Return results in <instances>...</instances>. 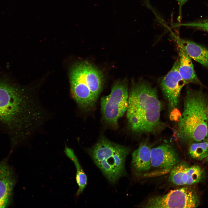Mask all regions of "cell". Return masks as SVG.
I'll list each match as a JSON object with an SVG mask.
<instances>
[{
    "mask_svg": "<svg viewBox=\"0 0 208 208\" xmlns=\"http://www.w3.org/2000/svg\"><path fill=\"white\" fill-rule=\"evenodd\" d=\"M152 167L166 172L171 171L179 162L178 153L170 144H163L151 148Z\"/></svg>",
    "mask_w": 208,
    "mask_h": 208,
    "instance_id": "10",
    "label": "cell"
},
{
    "mask_svg": "<svg viewBox=\"0 0 208 208\" xmlns=\"http://www.w3.org/2000/svg\"><path fill=\"white\" fill-rule=\"evenodd\" d=\"M151 149L147 142H143L133 153L132 167L133 172L136 174L146 172L151 168Z\"/></svg>",
    "mask_w": 208,
    "mask_h": 208,
    "instance_id": "12",
    "label": "cell"
},
{
    "mask_svg": "<svg viewBox=\"0 0 208 208\" xmlns=\"http://www.w3.org/2000/svg\"><path fill=\"white\" fill-rule=\"evenodd\" d=\"M64 152L67 156L74 163L76 169V180L78 189L76 195L78 196L82 192L87 185V177L73 150L65 146Z\"/></svg>",
    "mask_w": 208,
    "mask_h": 208,
    "instance_id": "15",
    "label": "cell"
},
{
    "mask_svg": "<svg viewBox=\"0 0 208 208\" xmlns=\"http://www.w3.org/2000/svg\"><path fill=\"white\" fill-rule=\"evenodd\" d=\"M46 111L26 90L0 80V124L14 144L27 139L42 125Z\"/></svg>",
    "mask_w": 208,
    "mask_h": 208,
    "instance_id": "1",
    "label": "cell"
},
{
    "mask_svg": "<svg viewBox=\"0 0 208 208\" xmlns=\"http://www.w3.org/2000/svg\"><path fill=\"white\" fill-rule=\"evenodd\" d=\"M180 45L191 58L208 68V48L192 41L175 36Z\"/></svg>",
    "mask_w": 208,
    "mask_h": 208,
    "instance_id": "13",
    "label": "cell"
},
{
    "mask_svg": "<svg viewBox=\"0 0 208 208\" xmlns=\"http://www.w3.org/2000/svg\"><path fill=\"white\" fill-rule=\"evenodd\" d=\"M208 105L201 91L187 92L178 123V135L180 140L199 142L208 139Z\"/></svg>",
    "mask_w": 208,
    "mask_h": 208,
    "instance_id": "3",
    "label": "cell"
},
{
    "mask_svg": "<svg viewBox=\"0 0 208 208\" xmlns=\"http://www.w3.org/2000/svg\"><path fill=\"white\" fill-rule=\"evenodd\" d=\"M179 56V71L186 84H200V82L194 70L191 58L183 48L177 44Z\"/></svg>",
    "mask_w": 208,
    "mask_h": 208,
    "instance_id": "14",
    "label": "cell"
},
{
    "mask_svg": "<svg viewBox=\"0 0 208 208\" xmlns=\"http://www.w3.org/2000/svg\"><path fill=\"white\" fill-rule=\"evenodd\" d=\"M162 105L156 89L145 81L131 88L128 96L127 116L130 129L134 133L154 134L161 129Z\"/></svg>",
    "mask_w": 208,
    "mask_h": 208,
    "instance_id": "2",
    "label": "cell"
},
{
    "mask_svg": "<svg viewBox=\"0 0 208 208\" xmlns=\"http://www.w3.org/2000/svg\"><path fill=\"white\" fill-rule=\"evenodd\" d=\"M179 61L174 63L169 72L162 79L160 86L171 112L176 109L179 103L181 90L186 84L179 71Z\"/></svg>",
    "mask_w": 208,
    "mask_h": 208,
    "instance_id": "8",
    "label": "cell"
},
{
    "mask_svg": "<svg viewBox=\"0 0 208 208\" xmlns=\"http://www.w3.org/2000/svg\"><path fill=\"white\" fill-rule=\"evenodd\" d=\"M207 120H208V105L207 107Z\"/></svg>",
    "mask_w": 208,
    "mask_h": 208,
    "instance_id": "19",
    "label": "cell"
},
{
    "mask_svg": "<svg viewBox=\"0 0 208 208\" xmlns=\"http://www.w3.org/2000/svg\"><path fill=\"white\" fill-rule=\"evenodd\" d=\"M205 176V171L199 166L179 162L171 170L169 180L178 185H190L202 181Z\"/></svg>",
    "mask_w": 208,
    "mask_h": 208,
    "instance_id": "9",
    "label": "cell"
},
{
    "mask_svg": "<svg viewBox=\"0 0 208 208\" xmlns=\"http://www.w3.org/2000/svg\"><path fill=\"white\" fill-rule=\"evenodd\" d=\"M181 25L196 28L208 33V18L183 23Z\"/></svg>",
    "mask_w": 208,
    "mask_h": 208,
    "instance_id": "17",
    "label": "cell"
},
{
    "mask_svg": "<svg viewBox=\"0 0 208 208\" xmlns=\"http://www.w3.org/2000/svg\"><path fill=\"white\" fill-rule=\"evenodd\" d=\"M15 184L12 171L5 161L0 163V208L7 207L11 201Z\"/></svg>",
    "mask_w": 208,
    "mask_h": 208,
    "instance_id": "11",
    "label": "cell"
},
{
    "mask_svg": "<svg viewBox=\"0 0 208 208\" xmlns=\"http://www.w3.org/2000/svg\"><path fill=\"white\" fill-rule=\"evenodd\" d=\"M70 78L71 94L78 106L86 111L92 110L103 88V74L90 63L82 61L73 66Z\"/></svg>",
    "mask_w": 208,
    "mask_h": 208,
    "instance_id": "4",
    "label": "cell"
},
{
    "mask_svg": "<svg viewBox=\"0 0 208 208\" xmlns=\"http://www.w3.org/2000/svg\"><path fill=\"white\" fill-rule=\"evenodd\" d=\"M127 147L101 137L89 153L94 162L111 183L126 174L125 162L129 152Z\"/></svg>",
    "mask_w": 208,
    "mask_h": 208,
    "instance_id": "5",
    "label": "cell"
},
{
    "mask_svg": "<svg viewBox=\"0 0 208 208\" xmlns=\"http://www.w3.org/2000/svg\"><path fill=\"white\" fill-rule=\"evenodd\" d=\"M180 7H181L188 0H176Z\"/></svg>",
    "mask_w": 208,
    "mask_h": 208,
    "instance_id": "18",
    "label": "cell"
},
{
    "mask_svg": "<svg viewBox=\"0 0 208 208\" xmlns=\"http://www.w3.org/2000/svg\"><path fill=\"white\" fill-rule=\"evenodd\" d=\"M199 197L191 188L184 187L171 190L166 194L150 198L145 208H196L199 204Z\"/></svg>",
    "mask_w": 208,
    "mask_h": 208,
    "instance_id": "7",
    "label": "cell"
},
{
    "mask_svg": "<svg viewBox=\"0 0 208 208\" xmlns=\"http://www.w3.org/2000/svg\"><path fill=\"white\" fill-rule=\"evenodd\" d=\"M188 153L192 158L197 160L207 157L208 156V139L201 142H192L189 146Z\"/></svg>",
    "mask_w": 208,
    "mask_h": 208,
    "instance_id": "16",
    "label": "cell"
},
{
    "mask_svg": "<svg viewBox=\"0 0 208 208\" xmlns=\"http://www.w3.org/2000/svg\"><path fill=\"white\" fill-rule=\"evenodd\" d=\"M129 94L126 82L119 81L115 83L108 95L101 99L102 118L104 122L112 127H116L118 120L127 111Z\"/></svg>",
    "mask_w": 208,
    "mask_h": 208,
    "instance_id": "6",
    "label": "cell"
}]
</instances>
